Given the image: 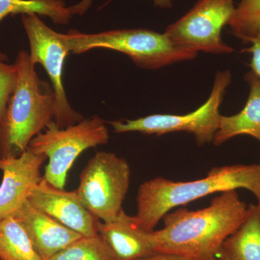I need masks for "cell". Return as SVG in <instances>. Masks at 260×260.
I'll return each instance as SVG.
<instances>
[{"mask_svg": "<svg viewBox=\"0 0 260 260\" xmlns=\"http://www.w3.org/2000/svg\"><path fill=\"white\" fill-rule=\"evenodd\" d=\"M222 251L231 260H260V204H251L242 223L225 239Z\"/></svg>", "mask_w": 260, "mask_h": 260, "instance_id": "cell-16", "label": "cell"}, {"mask_svg": "<svg viewBox=\"0 0 260 260\" xmlns=\"http://www.w3.org/2000/svg\"><path fill=\"white\" fill-rule=\"evenodd\" d=\"M137 260H220L216 259H203V258L193 257L180 255V254H171V253H155L152 255Z\"/></svg>", "mask_w": 260, "mask_h": 260, "instance_id": "cell-22", "label": "cell"}, {"mask_svg": "<svg viewBox=\"0 0 260 260\" xmlns=\"http://www.w3.org/2000/svg\"><path fill=\"white\" fill-rule=\"evenodd\" d=\"M238 189L251 191L260 204V162L210 169L207 177L191 181L154 178L140 184L137 194V223L151 232L173 208L217 192Z\"/></svg>", "mask_w": 260, "mask_h": 260, "instance_id": "cell-2", "label": "cell"}, {"mask_svg": "<svg viewBox=\"0 0 260 260\" xmlns=\"http://www.w3.org/2000/svg\"><path fill=\"white\" fill-rule=\"evenodd\" d=\"M244 79L249 88L245 106L237 114L220 116L213 140L216 146L239 135H249L260 142V78L250 71L244 75Z\"/></svg>", "mask_w": 260, "mask_h": 260, "instance_id": "cell-14", "label": "cell"}, {"mask_svg": "<svg viewBox=\"0 0 260 260\" xmlns=\"http://www.w3.org/2000/svg\"><path fill=\"white\" fill-rule=\"evenodd\" d=\"M129 181L130 167L125 159L109 152H98L82 171L75 191L92 215L109 222L123 210Z\"/></svg>", "mask_w": 260, "mask_h": 260, "instance_id": "cell-7", "label": "cell"}, {"mask_svg": "<svg viewBox=\"0 0 260 260\" xmlns=\"http://www.w3.org/2000/svg\"><path fill=\"white\" fill-rule=\"evenodd\" d=\"M234 0H198L164 34L174 44L186 50L222 54L234 51L221 37L234 11Z\"/></svg>", "mask_w": 260, "mask_h": 260, "instance_id": "cell-8", "label": "cell"}, {"mask_svg": "<svg viewBox=\"0 0 260 260\" xmlns=\"http://www.w3.org/2000/svg\"><path fill=\"white\" fill-rule=\"evenodd\" d=\"M15 64L18 83L0 125V157L21 155L55 116L54 90L39 79L29 53L20 51Z\"/></svg>", "mask_w": 260, "mask_h": 260, "instance_id": "cell-3", "label": "cell"}, {"mask_svg": "<svg viewBox=\"0 0 260 260\" xmlns=\"http://www.w3.org/2000/svg\"><path fill=\"white\" fill-rule=\"evenodd\" d=\"M21 19L30 44V61L44 67L52 84L56 99L54 121L64 128L83 120V116L70 105L63 85L64 60L70 51L62 34L49 28L38 15H22Z\"/></svg>", "mask_w": 260, "mask_h": 260, "instance_id": "cell-9", "label": "cell"}, {"mask_svg": "<svg viewBox=\"0 0 260 260\" xmlns=\"http://www.w3.org/2000/svg\"><path fill=\"white\" fill-rule=\"evenodd\" d=\"M237 190L224 191L209 206L198 210L180 208L164 215V226L149 232L155 253L216 259L225 239L245 219L248 207Z\"/></svg>", "mask_w": 260, "mask_h": 260, "instance_id": "cell-1", "label": "cell"}, {"mask_svg": "<svg viewBox=\"0 0 260 260\" xmlns=\"http://www.w3.org/2000/svg\"><path fill=\"white\" fill-rule=\"evenodd\" d=\"M218 258L220 260H231L223 252V251H220V254H218Z\"/></svg>", "mask_w": 260, "mask_h": 260, "instance_id": "cell-24", "label": "cell"}, {"mask_svg": "<svg viewBox=\"0 0 260 260\" xmlns=\"http://www.w3.org/2000/svg\"><path fill=\"white\" fill-rule=\"evenodd\" d=\"M98 232L116 260H137L155 254L149 232L142 229L134 216L121 210L114 220L99 221Z\"/></svg>", "mask_w": 260, "mask_h": 260, "instance_id": "cell-13", "label": "cell"}, {"mask_svg": "<svg viewBox=\"0 0 260 260\" xmlns=\"http://www.w3.org/2000/svg\"><path fill=\"white\" fill-rule=\"evenodd\" d=\"M228 25L242 44H251L260 30V0H240Z\"/></svg>", "mask_w": 260, "mask_h": 260, "instance_id": "cell-19", "label": "cell"}, {"mask_svg": "<svg viewBox=\"0 0 260 260\" xmlns=\"http://www.w3.org/2000/svg\"><path fill=\"white\" fill-rule=\"evenodd\" d=\"M154 5L161 9H169L172 8L174 0H153Z\"/></svg>", "mask_w": 260, "mask_h": 260, "instance_id": "cell-23", "label": "cell"}, {"mask_svg": "<svg viewBox=\"0 0 260 260\" xmlns=\"http://www.w3.org/2000/svg\"><path fill=\"white\" fill-rule=\"evenodd\" d=\"M109 135L105 121L96 115L61 128L52 121L34 137L28 148L49 159L43 178L64 189L68 172L77 158L87 149L106 145Z\"/></svg>", "mask_w": 260, "mask_h": 260, "instance_id": "cell-5", "label": "cell"}, {"mask_svg": "<svg viewBox=\"0 0 260 260\" xmlns=\"http://www.w3.org/2000/svg\"><path fill=\"white\" fill-rule=\"evenodd\" d=\"M232 80V73L229 70L218 72L208 100L189 114H152L134 120L109 121V124L116 133L138 132L143 134L160 136L177 132H185L194 135L198 145L208 144L213 142L218 131L221 116L220 105Z\"/></svg>", "mask_w": 260, "mask_h": 260, "instance_id": "cell-6", "label": "cell"}, {"mask_svg": "<svg viewBox=\"0 0 260 260\" xmlns=\"http://www.w3.org/2000/svg\"><path fill=\"white\" fill-rule=\"evenodd\" d=\"M250 44L251 47L246 48L244 51L251 54V62L249 64L251 68V71L260 78V30Z\"/></svg>", "mask_w": 260, "mask_h": 260, "instance_id": "cell-21", "label": "cell"}, {"mask_svg": "<svg viewBox=\"0 0 260 260\" xmlns=\"http://www.w3.org/2000/svg\"><path fill=\"white\" fill-rule=\"evenodd\" d=\"M47 157L27 148L18 156L0 157V220L15 217L40 182L41 167Z\"/></svg>", "mask_w": 260, "mask_h": 260, "instance_id": "cell-10", "label": "cell"}, {"mask_svg": "<svg viewBox=\"0 0 260 260\" xmlns=\"http://www.w3.org/2000/svg\"><path fill=\"white\" fill-rule=\"evenodd\" d=\"M48 260H116L100 234L81 237Z\"/></svg>", "mask_w": 260, "mask_h": 260, "instance_id": "cell-18", "label": "cell"}, {"mask_svg": "<svg viewBox=\"0 0 260 260\" xmlns=\"http://www.w3.org/2000/svg\"><path fill=\"white\" fill-rule=\"evenodd\" d=\"M92 0L67 7L63 0H0V23L8 15L35 14L47 16L56 24H68L75 14L83 15Z\"/></svg>", "mask_w": 260, "mask_h": 260, "instance_id": "cell-15", "label": "cell"}, {"mask_svg": "<svg viewBox=\"0 0 260 260\" xmlns=\"http://www.w3.org/2000/svg\"><path fill=\"white\" fill-rule=\"evenodd\" d=\"M6 56L0 53V125L7 108L18 83V72L16 64H8Z\"/></svg>", "mask_w": 260, "mask_h": 260, "instance_id": "cell-20", "label": "cell"}, {"mask_svg": "<svg viewBox=\"0 0 260 260\" xmlns=\"http://www.w3.org/2000/svg\"><path fill=\"white\" fill-rule=\"evenodd\" d=\"M28 201L83 237L96 235L100 220L92 215L78 199L76 191L59 189L42 180L32 189Z\"/></svg>", "mask_w": 260, "mask_h": 260, "instance_id": "cell-11", "label": "cell"}, {"mask_svg": "<svg viewBox=\"0 0 260 260\" xmlns=\"http://www.w3.org/2000/svg\"><path fill=\"white\" fill-rule=\"evenodd\" d=\"M70 52L80 54L96 48L112 49L129 56L137 66L158 70L194 59L198 53L178 47L165 34L148 29H118L98 34L72 30L62 34Z\"/></svg>", "mask_w": 260, "mask_h": 260, "instance_id": "cell-4", "label": "cell"}, {"mask_svg": "<svg viewBox=\"0 0 260 260\" xmlns=\"http://www.w3.org/2000/svg\"><path fill=\"white\" fill-rule=\"evenodd\" d=\"M26 231L42 260H48L83 237L27 201L14 217Z\"/></svg>", "mask_w": 260, "mask_h": 260, "instance_id": "cell-12", "label": "cell"}, {"mask_svg": "<svg viewBox=\"0 0 260 260\" xmlns=\"http://www.w3.org/2000/svg\"><path fill=\"white\" fill-rule=\"evenodd\" d=\"M0 260H42L14 217L0 220Z\"/></svg>", "mask_w": 260, "mask_h": 260, "instance_id": "cell-17", "label": "cell"}]
</instances>
